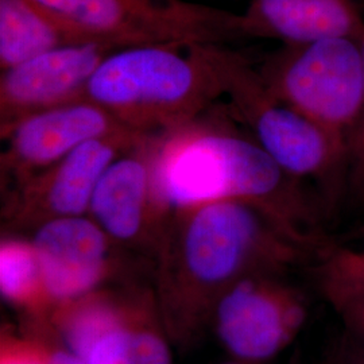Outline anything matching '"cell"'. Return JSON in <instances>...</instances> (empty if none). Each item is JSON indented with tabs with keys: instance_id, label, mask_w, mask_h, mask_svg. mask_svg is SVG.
Returning a JSON list of instances; mask_svg holds the SVG:
<instances>
[{
	"instance_id": "cell-5",
	"label": "cell",
	"mask_w": 364,
	"mask_h": 364,
	"mask_svg": "<svg viewBox=\"0 0 364 364\" xmlns=\"http://www.w3.org/2000/svg\"><path fill=\"white\" fill-rule=\"evenodd\" d=\"M76 43L117 49L225 45L247 38L242 14L188 0H31Z\"/></svg>"
},
{
	"instance_id": "cell-15",
	"label": "cell",
	"mask_w": 364,
	"mask_h": 364,
	"mask_svg": "<svg viewBox=\"0 0 364 364\" xmlns=\"http://www.w3.org/2000/svg\"><path fill=\"white\" fill-rule=\"evenodd\" d=\"M76 43L31 0H0L1 72L57 48Z\"/></svg>"
},
{
	"instance_id": "cell-17",
	"label": "cell",
	"mask_w": 364,
	"mask_h": 364,
	"mask_svg": "<svg viewBox=\"0 0 364 364\" xmlns=\"http://www.w3.org/2000/svg\"><path fill=\"white\" fill-rule=\"evenodd\" d=\"M318 289L338 313L344 329L364 344V287L314 267Z\"/></svg>"
},
{
	"instance_id": "cell-11",
	"label": "cell",
	"mask_w": 364,
	"mask_h": 364,
	"mask_svg": "<svg viewBox=\"0 0 364 364\" xmlns=\"http://www.w3.org/2000/svg\"><path fill=\"white\" fill-rule=\"evenodd\" d=\"M30 240L54 308L103 289L114 279L117 246L88 215L42 223Z\"/></svg>"
},
{
	"instance_id": "cell-22",
	"label": "cell",
	"mask_w": 364,
	"mask_h": 364,
	"mask_svg": "<svg viewBox=\"0 0 364 364\" xmlns=\"http://www.w3.org/2000/svg\"><path fill=\"white\" fill-rule=\"evenodd\" d=\"M41 333L48 347L49 363L50 364H85L75 353L66 350L65 347L54 338L49 326H28Z\"/></svg>"
},
{
	"instance_id": "cell-6",
	"label": "cell",
	"mask_w": 364,
	"mask_h": 364,
	"mask_svg": "<svg viewBox=\"0 0 364 364\" xmlns=\"http://www.w3.org/2000/svg\"><path fill=\"white\" fill-rule=\"evenodd\" d=\"M48 326L85 364H173L153 289H99L55 306Z\"/></svg>"
},
{
	"instance_id": "cell-20",
	"label": "cell",
	"mask_w": 364,
	"mask_h": 364,
	"mask_svg": "<svg viewBox=\"0 0 364 364\" xmlns=\"http://www.w3.org/2000/svg\"><path fill=\"white\" fill-rule=\"evenodd\" d=\"M317 260V267L356 285L364 287V266L355 258L351 248L329 246Z\"/></svg>"
},
{
	"instance_id": "cell-4",
	"label": "cell",
	"mask_w": 364,
	"mask_h": 364,
	"mask_svg": "<svg viewBox=\"0 0 364 364\" xmlns=\"http://www.w3.org/2000/svg\"><path fill=\"white\" fill-rule=\"evenodd\" d=\"M235 112L255 135V142L274 162L302 182L312 181L331 209L347 196L348 150L332 135L269 90L260 72L225 45H198Z\"/></svg>"
},
{
	"instance_id": "cell-1",
	"label": "cell",
	"mask_w": 364,
	"mask_h": 364,
	"mask_svg": "<svg viewBox=\"0 0 364 364\" xmlns=\"http://www.w3.org/2000/svg\"><path fill=\"white\" fill-rule=\"evenodd\" d=\"M312 254L247 203L215 201L171 212L154 251L153 289L171 344L197 343L218 299L240 279L282 275Z\"/></svg>"
},
{
	"instance_id": "cell-21",
	"label": "cell",
	"mask_w": 364,
	"mask_h": 364,
	"mask_svg": "<svg viewBox=\"0 0 364 364\" xmlns=\"http://www.w3.org/2000/svg\"><path fill=\"white\" fill-rule=\"evenodd\" d=\"M321 364H364V344L344 329L328 344Z\"/></svg>"
},
{
	"instance_id": "cell-12",
	"label": "cell",
	"mask_w": 364,
	"mask_h": 364,
	"mask_svg": "<svg viewBox=\"0 0 364 364\" xmlns=\"http://www.w3.org/2000/svg\"><path fill=\"white\" fill-rule=\"evenodd\" d=\"M117 50L96 42L72 43L1 72V131L39 111L82 100L97 68Z\"/></svg>"
},
{
	"instance_id": "cell-14",
	"label": "cell",
	"mask_w": 364,
	"mask_h": 364,
	"mask_svg": "<svg viewBox=\"0 0 364 364\" xmlns=\"http://www.w3.org/2000/svg\"><path fill=\"white\" fill-rule=\"evenodd\" d=\"M247 37L305 45L329 38L363 39L364 22L352 0H252L242 14Z\"/></svg>"
},
{
	"instance_id": "cell-8",
	"label": "cell",
	"mask_w": 364,
	"mask_h": 364,
	"mask_svg": "<svg viewBox=\"0 0 364 364\" xmlns=\"http://www.w3.org/2000/svg\"><path fill=\"white\" fill-rule=\"evenodd\" d=\"M309 316L306 296L278 274L250 275L218 299L209 328L245 364L272 360L299 336Z\"/></svg>"
},
{
	"instance_id": "cell-3",
	"label": "cell",
	"mask_w": 364,
	"mask_h": 364,
	"mask_svg": "<svg viewBox=\"0 0 364 364\" xmlns=\"http://www.w3.org/2000/svg\"><path fill=\"white\" fill-rule=\"evenodd\" d=\"M138 46L109 54L92 76L82 100L103 107L147 135L195 122L219 96L220 82L195 46Z\"/></svg>"
},
{
	"instance_id": "cell-7",
	"label": "cell",
	"mask_w": 364,
	"mask_h": 364,
	"mask_svg": "<svg viewBox=\"0 0 364 364\" xmlns=\"http://www.w3.org/2000/svg\"><path fill=\"white\" fill-rule=\"evenodd\" d=\"M269 90L348 150L364 100L362 41L329 38L290 45L260 72Z\"/></svg>"
},
{
	"instance_id": "cell-19",
	"label": "cell",
	"mask_w": 364,
	"mask_h": 364,
	"mask_svg": "<svg viewBox=\"0 0 364 364\" xmlns=\"http://www.w3.org/2000/svg\"><path fill=\"white\" fill-rule=\"evenodd\" d=\"M362 46L364 53V36ZM347 197L356 208L364 209V100L359 122L348 144Z\"/></svg>"
},
{
	"instance_id": "cell-16",
	"label": "cell",
	"mask_w": 364,
	"mask_h": 364,
	"mask_svg": "<svg viewBox=\"0 0 364 364\" xmlns=\"http://www.w3.org/2000/svg\"><path fill=\"white\" fill-rule=\"evenodd\" d=\"M0 291L7 304L26 316L28 326L48 324L54 305L31 240L16 236L1 240Z\"/></svg>"
},
{
	"instance_id": "cell-9",
	"label": "cell",
	"mask_w": 364,
	"mask_h": 364,
	"mask_svg": "<svg viewBox=\"0 0 364 364\" xmlns=\"http://www.w3.org/2000/svg\"><path fill=\"white\" fill-rule=\"evenodd\" d=\"M150 136L126 131L81 144L52 168L13 188L6 204V219L14 227L34 230L53 219L87 216L105 170Z\"/></svg>"
},
{
	"instance_id": "cell-2",
	"label": "cell",
	"mask_w": 364,
	"mask_h": 364,
	"mask_svg": "<svg viewBox=\"0 0 364 364\" xmlns=\"http://www.w3.org/2000/svg\"><path fill=\"white\" fill-rule=\"evenodd\" d=\"M255 141L195 122L156 135L153 189L165 216L215 201L251 204L318 254L329 245L318 209Z\"/></svg>"
},
{
	"instance_id": "cell-24",
	"label": "cell",
	"mask_w": 364,
	"mask_h": 364,
	"mask_svg": "<svg viewBox=\"0 0 364 364\" xmlns=\"http://www.w3.org/2000/svg\"><path fill=\"white\" fill-rule=\"evenodd\" d=\"M220 364H245V363H242V362H237V360H234V359H232V360H230V362H224V363H220Z\"/></svg>"
},
{
	"instance_id": "cell-18",
	"label": "cell",
	"mask_w": 364,
	"mask_h": 364,
	"mask_svg": "<svg viewBox=\"0 0 364 364\" xmlns=\"http://www.w3.org/2000/svg\"><path fill=\"white\" fill-rule=\"evenodd\" d=\"M0 364H50L46 343L31 328L21 335L6 331L0 340Z\"/></svg>"
},
{
	"instance_id": "cell-23",
	"label": "cell",
	"mask_w": 364,
	"mask_h": 364,
	"mask_svg": "<svg viewBox=\"0 0 364 364\" xmlns=\"http://www.w3.org/2000/svg\"><path fill=\"white\" fill-rule=\"evenodd\" d=\"M362 246L359 250H352V252H353V255H355V258L359 260L362 264L364 266V230L362 231Z\"/></svg>"
},
{
	"instance_id": "cell-13",
	"label": "cell",
	"mask_w": 364,
	"mask_h": 364,
	"mask_svg": "<svg viewBox=\"0 0 364 364\" xmlns=\"http://www.w3.org/2000/svg\"><path fill=\"white\" fill-rule=\"evenodd\" d=\"M156 135L119 156L96 186L90 213L117 247L156 251L165 223L153 189Z\"/></svg>"
},
{
	"instance_id": "cell-10",
	"label": "cell",
	"mask_w": 364,
	"mask_h": 364,
	"mask_svg": "<svg viewBox=\"0 0 364 364\" xmlns=\"http://www.w3.org/2000/svg\"><path fill=\"white\" fill-rule=\"evenodd\" d=\"M126 131L134 130L88 100L43 109L1 131L6 139L1 171L15 188L52 168L81 144Z\"/></svg>"
}]
</instances>
